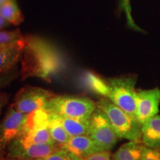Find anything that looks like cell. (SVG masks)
Returning a JSON list of instances; mask_svg holds the SVG:
<instances>
[{
    "instance_id": "cell-1",
    "label": "cell",
    "mask_w": 160,
    "mask_h": 160,
    "mask_svg": "<svg viewBox=\"0 0 160 160\" xmlns=\"http://www.w3.org/2000/svg\"><path fill=\"white\" fill-rule=\"evenodd\" d=\"M25 41L21 57L23 79L35 77L48 80L65 67L62 56L51 44L36 37H25Z\"/></svg>"
},
{
    "instance_id": "cell-2",
    "label": "cell",
    "mask_w": 160,
    "mask_h": 160,
    "mask_svg": "<svg viewBox=\"0 0 160 160\" xmlns=\"http://www.w3.org/2000/svg\"><path fill=\"white\" fill-rule=\"evenodd\" d=\"M97 108L105 115L120 139L142 142V124L137 119L105 97L97 102Z\"/></svg>"
},
{
    "instance_id": "cell-3",
    "label": "cell",
    "mask_w": 160,
    "mask_h": 160,
    "mask_svg": "<svg viewBox=\"0 0 160 160\" xmlns=\"http://www.w3.org/2000/svg\"><path fill=\"white\" fill-rule=\"evenodd\" d=\"M97 109V102L88 97L75 95H53L43 110L65 117L89 119Z\"/></svg>"
},
{
    "instance_id": "cell-4",
    "label": "cell",
    "mask_w": 160,
    "mask_h": 160,
    "mask_svg": "<svg viewBox=\"0 0 160 160\" xmlns=\"http://www.w3.org/2000/svg\"><path fill=\"white\" fill-rule=\"evenodd\" d=\"M107 79L109 88L108 99L132 117L137 119L136 113L137 76L127 74Z\"/></svg>"
},
{
    "instance_id": "cell-5",
    "label": "cell",
    "mask_w": 160,
    "mask_h": 160,
    "mask_svg": "<svg viewBox=\"0 0 160 160\" xmlns=\"http://www.w3.org/2000/svg\"><path fill=\"white\" fill-rule=\"evenodd\" d=\"M53 95L54 93L49 90L27 85L17 92L11 105L20 113L31 114L38 110L43 109Z\"/></svg>"
},
{
    "instance_id": "cell-6",
    "label": "cell",
    "mask_w": 160,
    "mask_h": 160,
    "mask_svg": "<svg viewBox=\"0 0 160 160\" xmlns=\"http://www.w3.org/2000/svg\"><path fill=\"white\" fill-rule=\"evenodd\" d=\"M88 136L100 151H111L120 139L105 115L97 108L90 118Z\"/></svg>"
},
{
    "instance_id": "cell-7",
    "label": "cell",
    "mask_w": 160,
    "mask_h": 160,
    "mask_svg": "<svg viewBox=\"0 0 160 160\" xmlns=\"http://www.w3.org/2000/svg\"><path fill=\"white\" fill-rule=\"evenodd\" d=\"M28 118V114L20 113L10 106L0 121V160H5L8 146L22 133Z\"/></svg>"
},
{
    "instance_id": "cell-8",
    "label": "cell",
    "mask_w": 160,
    "mask_h": 160,
    "mask_svg": "<svg viewBox=\"0 0 160 160\" xmlns=\"http://www.w3.org/2000/svg\"><path fill=\"white\" fill-rule=\"evenodd\" d=\"M59 148V145H37L30 143L18 137L8 146L6 158L39 159H42Z\"/></svg>"
},
{
    "instance_id": "cell-9",
    "label": "cell",
    "mask_w": 160,
    "mask_h": 160,
    "mask_svg": "<svg viewBox=\"0 0 160 160\" xmlns=\"http://www.w3.org/2000/svg\"><path fill=\"white\" fill-rule=\"evenodd\" d=\"M137 118L142 125L159 113L160 105V88L137 90L136 93Z\"/></svg>"
},
{
    "instance_id": "cell-10",
    "label": "cell",
    "mask_w": 160,
    "mask_h": 160,
    "mask_svg": "<svg viewBox=\"0 0 160 160\" xmlns=\"http://www.w3.org/2000/svg\"><path fill=\"white\" fill-rule=\"evenodd\" d=\"M60 147L68 150L82 159L100 151L88 135L72 137L67 143Z\"/></svg>"
},
{
    "instance_id": "cell-11",
    "label": "cell",
    "mask_w": 160,
    "mask_h": 160,
    "mask_svg": "<svg viewBox=\"0 0 160 160\" xmlns=\"http://www.w3.org/2000/svg\"><path fill=\"white\" fill-rule=\"evenodd\" d=\"M25 44L24 37V39L0 51V74L16 67L18 62L21 59Z\"/></svg>"
},
{
    "instance_id": "cell-12",
    "label": "cell",
    "mask_w": 160,
    "mask_h": 160,
    "mask_svg": "<svg viewBox=\"0 0 160 160\" xmlns=\"http://www.w3.org/2000/svg\"><path fill=\"white\" fill-rule=\"evenodd\" d=\"M142 142L150 148H160V115L157 114L142 125Z\"/></svg>"
},
{
    "instance_id": "cell-13",
    "label": "cell",
    "mask_w": 160,
    "mask_h": 160,
    "mask_svg": "<svg viewBox=\"0 0 160 160\" xmlns=\"http://www.w3.org/2000/svg\"><path fill=\"white\" fill-rule=\"evenodd\" d=\"M80 79L82 86L87 91L102 97H108L109 88L107 79L91 71L85 72Z\"/></svg>"
},
{
    "instance_id": "cell-14",
    "label": "cell",
    "mask_w": 160,
    "mask_h": 160,
    "mask_svg": "<svg viewBox=\"0 0 160 160\" xmlns=\"http://www.w3.org/2000/svg\"><path fill=\"white\" fill-rule=\"evenodd\" d=\"M147 147L137 141H129L119 148L112 154V159L115 160H143Z\"/></svg>"
},
{
    "instance_id": "cell-15",
    "label": "cell",
    "mask_w": 160,
    "mask_h": 160,
    "mask_svg": "<svg viewBox=\"0 0 160 160\" xmlns=\"http://www.w3.org/2000/svg\"><path fill=\"white\" fill-rule=\"evenodd\" d=\"M57 115V114H56ZM58 119L71 137L76 136L88 135L90 128V119H82L76 118L65 117L57 115Z\"/></svg>"
},
{
    "instance_id": "cell-16",
    "label": "cell",
    "mask_w": 160,
    "mask_h": 160,
    "mask_svg": "<svg viewBox=\"0 0 160 160\" xmlns=\"http://www.w3.org/2000/svg\"><path fill=\"white\" fill-rule=\"evenodd\" d=\"M48 113V128L52 139L59 146L65 145L69 141L71 137L64 128L59 120L58 119L57 116L49 112Z\"/></svg>"
},
{
    "instance_id": "cell-17",
    "label": "cell",
    "mask_w": 160,
    "mask_h": 160,
    "mask_svg": "<svg viewBox=\"0 0 160 160\" xmlns=\"http://www.w3.org/2000/svg\"><path fill=\"white\" fill-rule=\"evenodd\" d=\"M0 14L10 24L18 25L23 22V16L14 0H6L0 5Z\"/></svg>"
},
{
    "instance_id": "cell-18",
    "label": "cell",
    "mask_w": 160,
    "mask_h": 160,
    "mask_svg": "<svg viewBox=\"0 0 160 160\" xmlns=\"http://www.w3.org/2000/svg\"><path fill=\"white\" fill-rule=\"evenodd\" d=\"M24 39L19 30L0 31V51Z\"/></svg>"
},
{
    "instance_id": "cell-19",
    "label": "cell",
    "mask_w": 160,
    "mask_h": 160,
    "mask_svg": "<svg viewBox=\"0 0 160 160\" xmlns=\"http://www.w3.org/2000/svg\"><path fill=\"white\" fill-rule=\"evenodd\" d=\"M37 160H82V159L77 157L71 152L59 146V149L53 152L48 157Z\"/></svg>"
},
{
    "instance_id": "cell-20",
    "label": "cell",
    "mask_w": 160,
    "mask_h": 160,
    "mask_svg": "<svg viewBox=\"0 0 160 160\" xmlns=\"http://www.w3.org/2000/svg\"><path fill=\"white\" fill-rule=\"evenodd\" d=\"M19 77V71L17 68H13L10 71L0 74V88L7 87L17 79Z\"/></svg>"
},
{
    "instance_id": "cell-21",
    "label": "cell",
    "mask_w": 160,
    "mask_h": 160,
    "mask_svg": "<svg viewBox=\"0 0 160 160\" xmlns=\"http://www.w3.org/2000/svg\"><path fill=\"white\" fill-rule=\"evenodd\" d=\"M112 153L111 151H99L93 154L83 158L82 160H111Z\"/></svg>"
},
{
    "instance_id": "cell-22",
    "label": "cell",
    "mask_w": 160,
    "mask_h": 160,
    "mask_svg": "<svg viewBox=\"0 0 160 160\" xmlns=\"http://www.w3.org/2000/svg\"><path fill=\"white\" fill-rule=\"evenodd\" d=\"M143 160H160V148L153 149L147 147Z\"/></svg>"
},
{
    "instance_id": "cell-23",
    "label": "cell",
    "mask_w": 160,
    "mask_h": 160,
    "mask_svg": "<svg viewBox=\"0 0 160 160\" xmlns=\"http://www.w3.org/2000/svg\"><path fill=\"white\" fill-rule=\"evenodd\" d=\"M10 95L8 93L3 91H0V116H1L2 113L4 108L8 103Z\"/></svg>"
},
{
    "instance_id": "cell-24",
    "label": "cell",
    "mask_w": 160,
    "mask_h": 160,
    "mask_svg": "<svg viewBox=\"0 0 160 160\" xmlns=\"http://www.w3.org/2000/svg\"><path fill=\"white\" fill-rule=\"evenodd\" d=\"M9 22L4 18L0 14V29L3 28L8 27L9 25Z\"/></svg>"
},
{
    "instance_id": "cell-25",
    "label": "cell",
    "mask_w": 160,
    "mask_h": 160,
    "mask_svg": "<svg viewBox=\"0 0 160 160\" xmlns=\"http://www.w3.org/2000/svg\"><path fill=\"white\" fill-rule=\"evenodd\" d=\"M5 160H37L31 159H20V158H5Z\"/></svg>"
},
{
    "instance_id": "cell-26",
    "label": "cell",
    "mask_w": 160,
    "mask_h": 160,
    "mask_svg": "<svg viewBox=\"0 0 160 160\" xmlns=\"http://www.w3.org/2000/svg\"><path fill=\"white\" fill-rule=\"evenodd\" d=\"M5 1H6V0H0V5H2Z\"/></svg>"
},
{
    "instance_id": "cell-27",
    "label": "cell",
    "mask_w": 160,
    "mask_h": 160,
    "mask_svg": "<svg viewBox=\"0 0 160 160\" xmlns=\"http://www.w3.org/2000/svg\"><path fill=\"white\" fill-rule=\"evenodd\" d=\"M111 160H115V159H111Z\"/></svg>"
}]
</instances>
